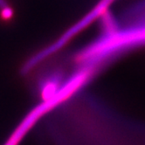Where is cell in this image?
Wrapping results in <instances>:
<instances>
[{
	"instance_id": "obj_1",
	"label": "cell",
	"mask_w": 145,
	"mask_h": 145,
	"mask_svg": "<svg viewBox=\"0 0 145 145\" xmlns=\"http://www.w3.org/2000/svg\"><path fill=\"white\" fill-rule=\"evenodd\" d=\"M115 0H100V2L87 15H85L79 22L75 23L72 27L67 29L66 33L62 34L54 43H52L51 45L43 48L42 50H40L37 54L31 57L24 64L21 70L22 74H28L30 71H32L36 66L39 65L46 58L52 56L55 53H57L58 51L63 48L74 36L80 33L82 30L87 28L96 18L101 17L103 13L108 11V7Z\"/></svg>"
},
{
	"instance_id": "obj_2",
	"label": "cell",
	"mask_w": 145,
	"mask_h": 145,
	"mask_svg": "<svg viewBox=\"0 0 145 145\" xmlns=\"http://www.w3.org/2000/svg\"><path fill=\"white\" fill-rule=\"evenodd\" d=\"M60 74L55 72L44 78L39 82V92L42 101H46L53 98L64 83H62Z\"/></svg>"
},
{
	"instance_id": "obj_3",
	"label": "cell",
	"mask_w": 145,
	"mask_h": 145,
	"mask_svg": "<svg viewBox=\"0 0 145 145\" xmlns=\"http://www.w3.org/2000/svg\"><path fill=\"white\" fill-rule=\"evenodd\" d=\"M13 10L10 7L9 5L5 8H4L3 10H1V17L5 19V20H8V19H11L12 17H13Z\"/></svg>"
},
{
	"instance_id": "obj_4",
	"label": "cell",
	"mask_w": 145,
	"mask_h": 145,
	"mask_svg": "<svg viewBox=\"0 0 145 145\" xmlns=\"http://www.w3.org/2000/svg\"><path fill=\"white\" fill-rule=\"evenodd\" d=\"M7 6H8V5L5 0H0V10H3L4 8H5Z\"/></svg>"
}]
</instances>
